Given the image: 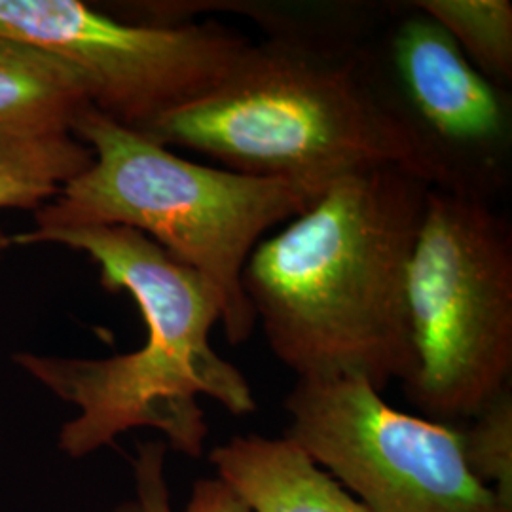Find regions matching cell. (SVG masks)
Wrapping results in <instances>:
<instances>
[{"instance_id": "cell-1", "label": "cell", "mask_w": 512, "mask_h": 512, "mask_svg": "<svg viewBox=\"0 0 512 512\" xmlns=\"http://www.w3.org/2000/svg\"><path fill=\"white\" fill-rule=\"evenodd\" d=\"M429 190L397 167L349 175L253 249L243 293L298 378L355 374L382 393L412 374L408 264Z\"/></svg>"}, {"instance_id": "cell-2", "label": "cell", "mask_w": 512, "mask_h": 512, "mask_svg": "<svg viewBox=\"0 0 512 512\" xmlns=\"http://www.w3.org/2000/svg\"><path fill=\"white\" fill-rule=\"evenodd\" d=\"M55 243L86 253L99 266L101 285L128 293L147 327L145 344L107 359L18 353L14 363L78 408L59 433V448L84 458L131 429L164 433L171 448L200 458L209 427L200 397L228 412H255L241 370L211 346L222 321L217 289L152 239L124 226H74L10 236L12 245Z\"/></svg>"}, {"instance_id": "cell-3", "label": "cell", "mask_w": 512, "mask_h": 512, "mask_svg": "<svg viewBox=\"0 0 512 512\" xmlns=\"http://www.w3.org/2000/svg\"><path fill=\"white\" fill-rule=\"evenodd\" d=\"M355 55L251 42L219 86L141 133L164 147L213 158L224 169L317 194L382 167L423 181L414 148L366 88Z\"/></svg>"}, {"instance_id": "cell-4", "label": "cell", "mask_w": 512, "mask_h": 512, "mask_svg": "<svg viewBox=\"0 0 512 512\" xmlns=\"http://www.w3.org/2000/svg\"><path fill=\"white\" fill-rule=\"evenodd\" d=\"M93 162L35 211V230L124 226L141 232L205 277L222 298V329L243 344L255 311L243 270L266 232L300 215L321 194L300 184L196 164L99 110L74 122Z\"/></svg>"}, {"instance_id": "cell-5", "label": "cell", "mask_w": 512, "mask_h": 512, "mask_svg": "<svg viewBox=\"0 0 512 512\" xmlns=\"http://www.w3.org/2000/svg\"><path fill=\"white\" fill-rule=\"evenodd\" d=\"M408 401L473 420L511 389L512 236L492 203L429 190L408 264Z\"/></svg>"}, {"instance_id": "cell-6", "label": "cell", "mask_w": 512, "mask_h": 512, "mask_svg": "<svg viewBox=\"0 0 512 512\" xmlns=\"http://www.w3.org/2000/svg\"><path fill=\"white\" fill-rule=\"evenodd\" d=\"M357 50L366 88L414 148L423 183L492 203L511 175V93L412 2Z\"/></svg>"}, {"instance_id": "cell-7", "label": "cell", "mask_w": 512, "mask_h": 512, "mask_svg": "<svg viewBox=\"0 0 512 512\" xmlns=\"http://www.w3.org/2000/svg\"><path fill=\"white\" fill-rule=\"evenodd\" d=\"M283 406L285 437L368 512H507L471 471L459 427L395 410L363 376L298 378Z\"/></svg>"}, {"instance_id": "cell-8", "label": "cell", "mask_w": 512, "mask_h": 512, "mask_svg": "<svg viewBox=\"0 0 512 512\" xmlns=\"http://www.w3.org/2000/svg\"><path fill=\"white\" fill-rule=\"evenodd\" d=\"M0 35L73 63L93 109L137 131L219 86L251 44L215 21L147 25L80 0H0Z\"/></svg>"}, {"instance_id": "cell-9", "label": "cell", "mask_w": 512, "mask_h": 512, "mask_svg": "<svg viewBox=\"0 0 512 512\" xmlns=\"http://www.w3.org/2000/svg\"><path fill=\"white\" fill-rule=\"evenodd\" d=\"M209 459L251 512H368L289 437H234Z\"/></svg>"}, {"instance_id": "cell-10", "label": "cell", "mask_w": 512, "mask_h": 512, "mask_svg": "<svg viewBox=\"0 0 512 512\" xmlns=\"http://www.w3.org/2000/svg\"><path fill=\"white\" fill-rule=\"evenodd\" d=\"M88 109L90 84L73 63L0 35V139L73 135L74 122Z\"/></svg>"}, {"instance_id": "cell-11", "label": "cell", "mask_w": 512, "mask_h": 512, "mask_svg": "<svg viewBox=\"0 0 512 512\" xmlns=\"http://www.w3.org/2000/svg\"><path fill=\"white\" fill-rule=\"evenodd\" d=\"M92 162V150L74 135L0 139V209L37 211ZM8 249L10 236L0 228V256Z\"/></svg>"}, {"instance_id": "cell-12", "label": "cell", "mask_w": 512, "mask_h": 512, "mask_svg": "<svg viewBox=\"0 0 512 512\" xmlns=\"http://www.w3.org/2000/svg\"><path fill=\"white\" fill-rule=\"evenodd\" d=\"M458 44L478 73L501 88L512 82V2L414 0Z\"/></svg>"}, {"instance_id": "cell-13", "label": "cell", "mask_w": 512, "mask_h": 512, "mask_svg": "<svg viewBox=\"0 0 512 512\" xmlns=\"http://www.w3.org/2000/svg\"><path fill=\"white\" fill-rule=\"evenodd\" d=\"M461 435L471 471L494 490L505 511L512 512L511 389L488 404Z\"/></svg>"}, {"instance_id": "cell-14", "label": "cell", "mask_w": 512, "mask_h": 512, "mask_svg": "<svg viewBox=\"0 0 512 512\" xmlns=\"http://www.w3.org/2000/svg\"><path fill=\"white\" fill-rule=\"evenodd\" d=\"M164 458V442H148L139 448L135 461L137 499L120 512H173L165 484Z\"/></svg>"}, {"instance_id": "cell-15", "label": "cell", "mask_w": 512, "mask_h": 512, "mask_svg": "<svg viewBox=\"0 0 512 512\" xmlns=\"http://www.w3.org/2000/svg\"><path fill=\"white\" fill-rule=\"evenodd\" d=\"M184 512H251L219 478L196 482L190 503Z\"/></svg>"}]
</instances>
